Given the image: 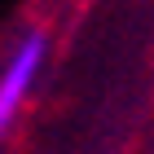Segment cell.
Segmentation results:
<instances>
[{
	"label": "cell",
	"mask_w": 154,
	"mask_h": 154,
	"mask_svg": "<svg viewBox=\"0 0 154 154\" xmlns=\"http://www.w3.org/2000/svg\"><path fill=\"white\" fill-rule=\"evenodd\" d=\"M44 53H48V40L40 35V31H31V35L18 44V53L9 57V66L0 75V137H5V128L13 123V115L22 110L26 93H31L40 66H44Z\"/></svg>",
	"instance_id": "1"
}]
</instances>
